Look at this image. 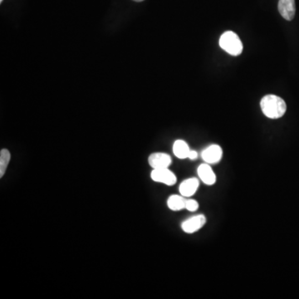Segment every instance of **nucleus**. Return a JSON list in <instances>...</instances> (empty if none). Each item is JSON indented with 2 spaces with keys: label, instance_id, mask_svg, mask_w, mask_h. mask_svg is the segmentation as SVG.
<instances>
[{
  "label": "nucleus",
  "instance_id": "nucleus-2",
  "mask_svg": "<svg viewBox=\"0 0 299 299\" xmlns=\"http://www.w3.org/2000/svg\"><path fill=\"white\" fill-rule=\"evenodd\" d=\"M220 46L232 56H238L243 51V44L240 38L232 31H227L221 35Z\"/></svg>",
  "mask_w": 299,
  "mask_h": 299
},
{
  "label": "nucleus",
  "instance_id": "nucleus-13",
  "mask_svg": "<svg viewBox=\"0 0 299 299\" xmlns=\"http://www.w3.org/2000/svg\"><path fill=\"white\" fill-rule=\"evenodd\" d=\"M185 209L187 211H190V212H195V211H197L198 209H199V203H198V201H195V200H192V199L186 200Z\"/></svg>",
  "mask_w": 299,
  "mask_h": 299
},
{
  "label": "nucleus",
  "instance_id": "nucleus-15",
  "mask_svg": "<svg viewBox=\"0 0 299 299\" xmlns=\"http://www.w3.org/2000/svg\"><path fill=\"white\" fill-rule=\"evenodd\" d=\"M135 2H142V1H144V0H133Z\"/></svg>",
  "mask_w": 299,
  "mask_h": 299
},
{
  "label": "nucleus",
  "instance_id": "nucleus-4",
  "mask_svg": "<svg viewBox=\"0 0 299 299\" xmlns=\"http://www.w3.org/2000/svg\"><path fill=\"white\" fill-rule=\"evenodd\" d=\"M206 218L203 215H198L188 219L181 224L182 230L186 233H194L206 225Z\"/></svg>",
  "mask_w": 299,
  "mask_h": 299
},
{
  "label": "nucleus",
  "instance_id": "nucleus-11",
  "mask_svg": "<svg viewBox=\"0 0 299 299\" xmlns=\"http://www.w3.org/2000/svg\"><path fill=\"white\" fill-rule=\"evenodd\" d=\"M186 199L183 195H173L168 198V208L173 211H181L185 209Z\"/></svg>",
  "mask_w": 299,
  "mask_h": 299
},
{
  "label": "nucleus",
  "instance_id": "nucleus-1",
  "mask_svg": "<svg viewBox=\"0 0 299 299\" xmlns=\"http://www.w3.org/2000/svg\"><path fill=\"white\" fill-rule=\"evenodd\" d=\"M262 112L270 119H279L283 117L287 110L284 99L276 95H266L260 102Z\"/></svg>",
  "mask_w": 299,
  "mask_h": 299
},
{
  "label": "nucleus",
  "instance_id": "nucleus-9",
  "mask_svg": "<svg viewBox=\"0 0 299 299\" xmlns=\"http://www.w3.org/2000/svg\"><path fill=\"white\" fill-rule=\"evenodd\" d=\"M200 186V180L197 178H189L187 180H184L180 184V195L184 197H190L195 195Z\"/></svg>",
  "mask_w": 299,
  "mask_h": 299
},
{
  "label": "nucleus",
  "instance_id": "nucleus-6",
  "mask_svg": "<svg viewBox=\"0 0 299 299\" xmlns=\"http://www.w3.org/2000/svg\"><path fill=\"white\" fill-rule=\"evenodd\" d=\"M148 163L152 169H165L171 165L172 159L165 153H153L148 158Z\"/></svg>",
  "mask_w": 299,
  "mask_h": 299
},
{
  "label": "nucleus",
  "instance_id": "nucleus-7",
  "mask_svg": "<svg viewBox=\"0 0 299 299\" xmlns=\"http://www.w3.org/2000/svg\"><path fill=\"white\" fill-rule=\"evenodd\" d=\"M278 8L284 19L288 21L293 20L296 13L295 0H279Z\"/></svg>",
  "mask_w": 299,
  "mask_h": 299
},
{
  "label": "nucleus",
  "instance_id": "nucleus-16",
  "mask_svg": "<svg viewBox=\"0 0 299 299\" xmlns=\"http://www.w3.org/2000/svg\"><path fill=\"white\" fill-rule=\"evenodd\" d=\"M2 1H3V0H0V2H2Z\"/></svg>",
  "mask_w": 299,
  "mask_h": 299
},
{
  "label": "nucleus",
  "instance_id": "nucleus-10",
  "mask_svg": "<svg viewBox=\"0 0 299 299\" xmlns=\"http://www.w3.org/2000/svg\"><path fill=\"white\" fill-rule=\"evenodd\" d=\"M190 147L187 143L183 140H177L175 141L173 145V152L176 157L179 159H186L190 154Z\"/></svg>",
  "mask_w": 299,
  "mask_h": 299
},
{
  "label": "nucleus",
  "instance_id": "nucleus-5",
  "mask_svg": "<svg viewBox=\"0 0 299 299\" xmlns=\"http://www.w3.org/2000/svg\"><path fill=\"white\" fill-rule=\"evenodd\" d=\"M201 156L205 162L207 164H216L221 161L223 156V150L219 145H211L204 150Z\"/></svg>",
  "mask_w": 299,
  "mask_h": 299
},
{
  "label": "nucleus",
  "instance_id": "nucleus-14",
  "mask_svg": "<svg viewBox=\"0 0 299 299\" xmlns=\"http://www.w3.org/2000/svg\"><path fill=\"white\" fill-rule=\"evenodd\" d=\"M188 158L191 160H196L198 158V152L197 151H195V150H190V154H189V156Z\"/></svg>",
  "mask_w": 299,
  "mask_h": 299
},
{
  "label": "nucleus",
  "instance_id": "nucleus-12",
  "mask_svg": "<svg viewBox=\"0 0 299 299\" xmlns=\"http://www.w3.org/2000/svg\"><path fill=\"white\" fill-rule=\"evenodd\" d=\"M10 152L7 149H2L0 151V178L5 174L8 163L10 161Z\"/></svg>",
  "mask_w": 299,
  "mask_h": 299
},
{
  "label": "nucleus",
  "instance_id": "nucleus-8",
  "mask_svg": "<svg viewBox=\"0 0 299 299\" xmlns=\"http://www.w3.org/2000/svg\"><path fill=\"white\" fill-rule=\"evenodd\" d=\"M198 175L206 185H213L216 182V175L210 164H201L197 170Z\"/></svg>",
  "mask_w": 299,
  "mask_h": 299
},
{
  "label": "nucleus",
  "instance_id": "nucleus-3",
  "mask_svg": "<svg viewBox=\"0 0 299 299\" xmlns=\"http://www.w3.org/2000/svg\"><path fill=\"white\" fill-rule=\"evenodd\" d=\"M150 177L155 182L161 183L168 186H172L177 181L176 175L168 168L153 169L152 171L150 173Z\"/></svg>",
  "mask_w": 299,
  "mask_h": 299
}]
</instances>
